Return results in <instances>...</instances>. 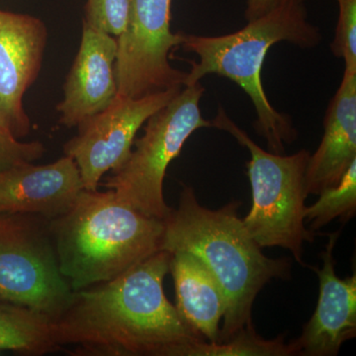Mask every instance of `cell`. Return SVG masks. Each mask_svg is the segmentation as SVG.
Returning <instances> with one entry per match:
<instances>
[{
    "label": "cell",
    "instance_id": "cell-1",
    "mask_svg": "<svg viewBox=\"0 0 356 356\" xmlns=\"http://www.w3.org/2000/svg\"><path fill=\"white\" fill-rule=\"evenodd\" d=\"M170 257L159 250L114 280L72 292L53 318L56 344H74L79 355L182 356L205 341L166 298Z\"/></svg>",
    "mask_w": 356,
    "mask_h": 356
},
{
    "label": "cell",
    "instance_id": "cell-2",
    "mask_svg": "<svg viewBox=\"0 0 356 356\" xmlns=\"http://www.w3.org/2000/svg\"><path fill=\"white\" fill-rule=\"evenodd\" d=\"M241 205L235 200L209 209L198 202L191 186L184 185L177 209L163 221L161 250L195 255L224 293L226 312L218 343L252 324L254 300L267 283L291 275V259L266 257L248 233L238 215Z\"/></svg>",
    "mask_w": 356,
    "mask_h": 356
},
{
    "label": "cell",
    "instance_id": "cell-3",
    "mask_svg": "<svg viewBox=\"0 0 356 356\" xmlns=\"http://www.w3.org/2000/svg\"><path fill=\"white\" fill-rule=\"evenodd\" d=\"M180 47L199 58L189 60L184 86L198 83L208 74L231 79L252 99L257 114L255 132L266 140L268 151L284 154L285 145L298 138L291 117L269 102L261 83V69L273 44L288 42L302 49L322 43L320 29L312 24L304 1L283 0L275 8L231 34L201 36L182 33Z\"/></svg>",
    "mask_w": 356,
    "mask_h": 356
},
{
    "label": "cell",
    "instance_id": "cell-4",
    "mask_svg": "<svg viewBox=\"0 0 356 356\" xmlns=\"http://www.w3.org/2000/svg\"><path fill=\"white\" fill-rule=\"evenodd\" d=\"M49 229L72 291L114 280L161 250L165 222L133 209L113 191L83 189Z\"/></svg>",
    "mask_w": 356,
    "mask_h": 356
},
{
    "label": "cell",
    "instance_id": "cell-5",
    "mask_svg": "<svg viewBox=\"0 0 356 356\" xmlns=\"http://www.w3.org/2000/svg\"><path fill=\"white\" fill-rule=\"evenodd\" d=\"M211 121L212 127L228 132L250 154L248 175L252 205L243 226L261 248L280 247L303 261L304 243L315 242L317 234L305 226L306 170L310 152L303 149L284 156L264 151L229 118L222 106Z\"/></svg>",
    "mask_w": 356,
    "mask_h": 356
},
{
    "label": "cell",
    "instance_id": "cell-6",
    "mask_svg": "<svg viewBox=\"0 0 356 356\" xmlns=\"http://www.w3.org/2000/svg\"><path fill=\"white\" fill-rule=\"evenodd\" d=\"M205 92L200 81L184 86L178 95L149 117L145 133L134 142L130 156L107 179L122 202L142 214L165 221L172 212L163 197V180L173 159L199 129L212 127L201 113Z\"/></svg>",
    "mask_w": 356,
    "mask_h": 356
},
{
    "label": "cell",
    "instance_id": "cell-7",
    "mask_svg": "<svg viewBox=\"0 0 356 356\" xmlns=\"http://www.w3.org/2000/svg\"><path fill=\"white\" fill-rule=\"evenodd\" d=\"M72 292L60 273L46 218L0 212V300L55 318Z\"/></svg>",
    "mask_w": 356,
    "mask_h": 356
},
{
    "label": "cell",
    "instance_id": "cell-8",
    "mask_svg": "<svg viewBox=\"0 0 356 356\" xmlns=\"http://www.w3.org/2000/svg\"><path fill=\"white\" fill-rule=\"evenodd\" d=\"M125 31L117 37V95L140 97L184 86L187 72L170 65L181 32L170 29L172 0H128Z\"/></svg>",
    "mask_w": 356,
    "mask_h": 356
},
{
    "label": "cell",
    "instance_id": "cell-9",
    "mask_svg": "<svg viewBox=\"0 0 356 356\" xmlns=\"http://www.w3.org/2000/svg\"><path fill=\"white\" fill-rule=\"evenodd\" d=\"M182 88L137 98L117 95L108 107L77 127L79 133L64 149L65 156L76 161L83 189L97 191L103 175L109 170L115 172L125 163L138 131L149 117L172 102Z\"/></svg>",
    "mask_w": 356,
    "mask_h": 356
},
{
    "label": "cell",
    "instance_id": "cell-10",
    "mask_svg": "<svg viewBox=\"0 0 356 356\" xmlns=\"http://www.w3.org/2000/svg\"><path fill=\"white\" fill-rule=\"evenodd\" d=\"M47 39L39 18L0 10V121L17 139L29 133L23 97L39 76Z\"/></svg>",
    "mask_w": 356,
    "mask_h": 356
},
{
    "label": "cell",
    "instance_id": "cell-11",
    "mask_svg": "<svg viewBox=\"0 0 356 356\" xmlns=\"http://www.w3.org/2000/svg\"><path fill=\"white\" fill-rule=\"evenodd\" d=\"M117 50L116 37L83 22L79 51L65 81L64 98L57 106L62 125L79 127L113 102L118 93Z\"/></svg>",
    "mask_w": 356,
    "mask_h": 356
},
{
    "label": "cell",
    "instance_id": "cell-12",
    "mask_svg": "<svg viewBox=\"0 0 356 356\" xmlns=\"http://www.w3.org/2000/svg\"><path fill=\"white\" fill-rule=\"evenodd\" d=\"M327 236L321 254L322 268L312 267L320 283L317 308L301 336L292 341L297 355L336 356L343 344L356 336V273L346 280L337 275L334 250L339 231Z\"/></svg>",
    "mask_w": 356,
    "mask_h": 356
},
{
    "label": "cell",
    "instance_id": "cell-13",
    "mask_svg": "<svg viewBox=\"0 0 356 356\" xmlns=\"http://www.w3.org/2000/svg\"><path fill=\"white\" fill-rule=\"evenodd\" d=\"M83 191L79 168L69 156L50 165L24 163L0 172V212L51 220L67 212Z\"/></svg>",
    "mask_w": 356,
    "mask_h": 356
},
{
    "label": "cell",
    "instance_id": "cell-14",
    "mask_svg": "<svg viewBox=\"0 0 356 356\" xmlns=\"http://www.w3.org/2000/svg\"><path fill=\"white\" fill-rule=\"evenodd\" d=\"M356 159V72L344 70L324 119V136L310 154L306 170V192L321 191L339 184Z\"/></svg>",
    "mask_w": 356,
    "mask_h": 356
},
{
    "label": "cell",
    "instance_id": "cell-15",
    "mask_svg": "<svg viewBox=\"0 0 356 356\" xmlns=\"http://www.w3.org/2000/svg\"><path fill=\"white\" fill-rule=\"evenodd\" d=\"M170 254V273L178 313L206 341L218 343L220 322L226 312V300L219 283L195 255L187 252Z\"/></svg>",
    "mask_w": 356,
    "mask_h": 356
},
{
    "label": "cell",
    "instance_id": "cell-16",
    "mask_svg": "<svg viewBox=\"0 0 356 356\" xmlns=\"http://www.w3.org/2000/svg\"><path fill=\"white\" fill-rule=\"evenodd\" d=\"M58 348L53 336V318L0 300V350L43 355Z\"/></svg>",
    "mask_w": 356,
    "mask_h": 356
},
{
    "label": "cell",
    "instance_id": "cell-17",
    "mask_svg": "<svg viewBox=\"0 0 356 356\" xmlns=\"http://www.w3.org/2000/svg\"><path fill=\"white\" fill-rule=\"evenodd\" d=\"M294 344L285 343L284 336L266 339L250 324L222 343L199 341L185 348L182 356H296Z\"/></svg>",
    "mask_w": 356,
    "mask_h": 356
},
{
    "label": "cell",
    "instance_id": "cell-18",
    "mask_svg": "<svg viewBox=\"0 0 356 356\" xmlns=\"http://www.w3.org/2000/svg\"><path fill=\"white\" fill-rule=\"evenodd\" d=\"M320 198L305 207V222L311 231H318L339 218L341 222L350 221L356 212V159L348 168L339 184L321 191Z\"/></svg>",
    "mask_w": 356,
    "mask_h": 356
},
{
    "label": "cell",
    "instance_id": "cell-19",
    "mask_svg": "<svg viewBox=\"0 0 356 356\" xmlns=\"http://www.w3.org/2000/svg\"><path fill=\"white\" fill-rule=\"evenodd\" d=\"M339 4L334 38L331 49L344 62V70L356 72V0H337Z\"/></svg>",
    "mask_w": 356,
    "mask_h": 356
},
{
    "label": "cell",
    "instance_id": "cell-20",
    "mask_svg": "<svg viewBox=\"0 0 356 356\" xmlns=\"http://www.w3.org/2000/svg\"><path fill=\"white\" fill-rule=\"evenodd\" d=\"M128 10V0H86L83 22L117 38L125 31Z\"/></svg>",
    "mask_w": 356,
    "mask_h": 356
},
{
    "label": "cell",
    "instance_id": "cell-21",
    "mask_svg": "<svg viewBox=\"0 0 356 356\" xmlns=\"http://www.w3.org/2000/svg\"><path fill=\"white\" fill-rule=\"evenodd\" d=\"M44 147L40 142H20L0 122V172L43 156Z\"/></svg>",
    "mask_w": 356,
    "mask_h": 356
},
{
    "label": "cell",
    "instance_id": "cell-22",
    "mask_svg": "<svg viewBox=\"0 0 356 356\" xmlns=\"http://www.w3.org/2000/svg\"><path fill=\"white\" fill-rule=\"evenodd\" d=\"M283 0H247L245 17L248 21L257 19L280 4Z\"/></svg>",
    "mask_w": 356,
    "mask_h": 356
},
{
    "label": "cell",
    "instance_id": "cell-23",
    "mask_svg": "<svg viewBox=\"0 0 356 356\" xmlns=\"http://www.w3.org/2000/svg\"><path fill=\"white\" fill-rule=\"evenodd\" d=\"M301 1H304V2H305V0H301Z\"/></svg>",
    "mask_w": 356,
    "mask_h": 356
},
{
    "label": "cell",
    "instance_id": "cell-24",
    "mask_svg": "<svg viewBox=\"0 0 356 356\" xmlns=\"http://www.w3.org/2000/svg\"><path fill=\"white\" fill-rule=\"evenodd\" d=\"M0 122H1V121H0Z\"/></svg>",
    "mask_w": 356,
    "mask_h": 356
}]
</instances>
